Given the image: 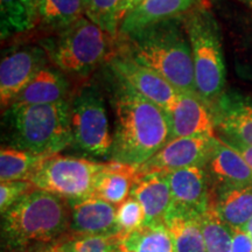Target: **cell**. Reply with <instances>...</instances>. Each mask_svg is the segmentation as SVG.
I'll return each instance as SVG.
<instances>
[{"mask_svg":"<svg viewBox=\"0 0 252 252\" xmlns=\"http://www.w3.org/2000/svg\"><path fill=\"white\" fill-rule=\"evenodd\" d=\"M115 132L110 160L139 168L171 138L166 110L111 76Z\"/></svg>","mask_w":252,"mask_h":252,"instance_id":"cell-1","label":"cell"},{"mask_svg":"<svg viewBox=\"0 0 252 252\" xmlns=\"http://www.w3.org/2000/svg\"><path fill=\"white\" fill-rule=\"evenodd\" d=\"M116 50L156 71L179 93L197 94L193 56L182 15L117 36Z\"/></svg>","mask_w":252,"mask_h":252,"instance_id":"cell-2","label":"cell"},{"mask_svg":"<svg viewBox=\"0 0 252 252\" xmlns=\"http://www.w3.org/2000/svg\"><path fill=\"white\" fill-rule=\"evenodd\" d=\"M1 216L4 252L59 243L70 236L68 201L41 189L28 193Z\"/></svg>","mask_w":252,"mask_h":252,"instance_id":"cell-3","label":"cell"},{"mask_svg":"<svg viewBox=\"0 0 252 252\" xmlns=\"http://www.w3.org/2000/svg\"><path fill=\"white\" fill-rule=\"evenodd\" d=\"M7 146L40 157L59 154L72 144L70 103L59 102L4 110Z\"/></svg>","mask_w":252,"mask_h":252,"instance_id":"cell-4","label":"cell"},{"mask_svg":"<svg viewBox=\"0 0 252 252\" xmlns=\"http://www.w3.org/2000/svg\"><path fill=\"white\" fill-rule=\"evenodd\" d=\"M193 56L198 97L213 108L224 94L226 69L220 27L210 9L201 2L182 15Z\"/></svg>","mask_w":252,"mask_h":252,"instance_id":"cell-5","label":"cell"},{"mask_svg":"<svg viewBox=\"0 0 252 252\" xmlns=\"http://www.w3.org/2000/svg\"><path fill=\"white\" fill-rule=\"evenodd\" d=\"M48 59L60 70L87 77L115 53L116 37L83 17L55 36L41 42Z\"/></svg>","mask_w":252,"mask_h":252,"instance_id":"cell-6","label":"cell"},{"mask_svg":"<svg viewBox=\"0 0 252 252\" xmlns=\"http://www.w3.org/2000/svg\"><path fill=\"white\" fill-rule=\"evenodd\" d=\"M105 162L55 154L43 158L27 181L67 201L93 196Z\"/></svg>","mask_w":252,"mask_h":252,"instance_id":"cell-7","label":"cell"},{"mask_svg":"<svg viewBox=\"0 0 252 252\" xmlns=\"http://www.w3.org/2000/svg\"><path fill=\"white\" fill-rule=\"evenodd\" d=\"M71 146L94 158L111 157L113 134L110 132L105 102L100 90L86 86L70 102Z\"/></svg>","mask_w":252,"mask_h":252,"instance_id":"cell-8","label":"cell"},{"mask_svg":"<svg viewBox=\"0 0 252 252\" xmlns=\"http://www.w3.org/2000/svg\"><path fill=\"white\" fill-rule=\"evenodd\" d=\"M105 64L111 76L127 84L163 110L168 109L178 97L179 91L165 78L116 48Z\"/></svg>","mask_w":252,"mask_h":252,"instance_id":"cell-9","label":"cell"},{"mask_svg":"<svg viewBox=\"0 0 252 252\" xmlns=\"http://www.w3.org/2000/svg\"><path fill=\"white\" fill-rule=\"evenodd\" d=\"M48 55L41 46H25L6 53L0 63V103L6 110L33 77L47 65Z\"/></svg>","mask_w":252,"mask_h":252,"instance_id":"cell-10","label":"cell"},{"mask_svg":"<svg viewBox=\"0 0 252 252\" xmlns=\"http://www.w3.org/2000/svg\"><path fill=\"white\" fill-rule=\"evenodd\" d=\"M215 137H187L169 140L138 168V173L168 174L187 167H204L212 153Z\"/></svg>","mask_w":252,"mask_h":252,"instance_id":"cell-11","label":"cell"},{"mask_svg":"<svg viewBox=\"0 0 252 252\" xmlns=\"http://www.w3.org/2000/svg\"><path fill=\"white\" fill-rule=\"evenodd\" d=\"M171 138L215 137L216 123L212 108L197 94L179 93L174 103L166 110Z\"/></svg>","mask_w":252,"mask_h":252,"instance_id":"cell-12","label":"cell"},{"mask_svg":"<svg viewBox=\"0 0 252 252\" xmlns=\"http://www.w3.org/2000/svg\"><path fill=\"white\" fill-rule=\"evenodd\" d=\"M70 207V236H117V206L89 196L68 201Z\"/></svg>","mask_w":252,"mask_h":252,"instance_id":"cell-13","label":"cell"},{"mask_svg":"<svg viewBox=\"0 0 252 252\" xmlns=\"http://www.w3.org/2000/svg\"><path fill=\"white\" fill-rule=\"evenodd\" d=\"M203 168L210 189L252 186V171L243 157L217 135Z\"/></svg>","mask_w":252,"mask_h":252,"instance_id":"cell-14","label":"cell"},{"mask_svg":"<svg viewBox=\"0 0 252 252\" xmlns=\"http://www.w3.org/2000/svg\"><path fill=\"white\" fill-rule=\"evenodd\" d=\"M173 204L202 215L210 207V185L203 167H187L166 174Z\"/></svg>","mask_w":252,"mask_h":252,"instance_id":"cell-15","label":"cell"},{"mask_svg":"<svg viewBox=\"0 0 252 252\" xmlns=\"http://www.w3.org/2000/svg\"><path fill=\"white\" fill-rule=\"evenodd\" d=\"M198 2V0H143L123 19L117 36L128 35L169 19L181 17Z\"/></svg>","mask_w":252,"mask_h":252,"instance_id":"cell-16","label":"cell"},{"mask_svg":"<svg viewBox=\"0 0 252 252\" xmlns=\"http://www.w3.org/2000/svg\"><path fill=\"white\" fill-rule=\"evenodd\" d=\"M130 196L134 197L143 207L146 216L145 224L165 223L166 215L173 206L171 189L166 174H139Z\"/></svg>","mask_w":252,"mask_h":252,"instance_id":"cell-17","label":"cell"},{"mask_svg":"<svg viewBox=\"0 0 252 252\" xmlns=\"http://www.w3.org/2000/svg\"><path fill=\"white\" fill-rule=\"evenodd\" d=\"M213 112L220 135L252 146V103L224 94L213 108Z\"/></svg>","mask_w":252,"mask_h":252,"instance_id":"cell-18","label":"cell"},{"mask_svg":"<svg viewBox=\"0 0 252 252\" xmlns=\"http://www.w3.org/2000/svg\"><path fill=\"white\" fill-rule=\"evenodd\" d=\"M69 83L58 69L46 65L33 77L9 106L39 105L68 100Z\"/></svg>","mask_w":252,"mask_h":252,"instance_id":"cell-19","label":"cell"},{"mask_svg":"<svg viewBox=\"0 0 252 252\" xmlns=\"http://www.w3.org/2000/svg\"><path fill=\"white\" fill-rule=\"evenodd\" d=\"M210 207L230 228H243L252 219V186L210 189Z\"/></svg>","mask_w":252,"mask_h":252,"instance_id":"cell-20","label":"cell"},{"mask_svg":"<svg viewBox=\"0 0 252 252\" xmlns=\"http://www.w3.org/2000/svg\"><path fill=\"white\" fill-rule=\"evenodd\" d=\"M200 214L173 204L165 224L171 235L174 252H207Z\"/></svg>","mask_w":252,"mask_h":252,"instance_id":"cell-21","label":"cell"},{"mask_svg":"<svg viewBox=\"0 0 252 252\" xmlns=\"http://www.w3.org/2000/svg\"><path fill=\"white\" fill-rule=\"evenodd\" d=\"M138 175L137 167L110 160L97 179L93 196L119 206L130 197Z\"/></svg>","mask_w":252,"mask_h":252,"instance_id":"cell-22","label":"cell"},{"mask_svg":"<svg viewBox=\"0 0 252 252\" xmlns=\"http://www.w3.org/2000/svg\"><path fill=\"white\" fill-rule=\"evenodd\" d=\"M119 250L121 252H174V247L165 223H158L144 224L134 231L121 236Z\"/></svg>","mask_w":252,"mask_h":252,"instance_id":"cell-23","label":"cell"},{"mask_svg":"<svg viewBox=\"0 0 252 252\" xmlns=\"http://www.w3.org/2000/svg\"><path fill=\"white\" fill-rule=\"evenodd\" d=\"M87 0H41L37 24L61 32L86 17Z\"/></svg>","mask_w":252,"mask_h":252,"instance_id":"cell-24","label":"cell"},{"mask_svg":"<svg viewBox=\"0 0 252 252\" xmlns=\"http://www.w3.org/2000/svg\"><path fill=\"white\" fill-rule=\"evenodd\" d=\"M43 158L46 157L2 146L0 150V181L28 180Z\"/></svg>","mask_w":252,"mask_h":252,"instance_id":"cell-25","label":"cell"},{"mask_svg":"<svg viewBox=\"0 0 252 252\" xmlns=\"http://www.w3.org/2000/svg\"><path fill=\"white\" fill-rule=\"evenodd\" d=\"M207 252H231V228L220 220L212 207L201 216Z\"/></svg>","mask_w":252,"mask_h":252,"instance_id":"cell-26","label":"cell"},{"mask_svg":"<svg viewBox=\"0 0 252 252\" xmlns=\"http://www.w3.org/2000/svg\"><path fill=\"white\" fill-rule=\"evenodd\" d=\"M0 24L2 39L33 28L23 0H0Z\"/></svg>","mask_w":252,"mask_h":252,"instance_id":"cell-27","label":"cell"},{"mask_svg":"<svg viewBox=\"0 0 252 252\" xmlns=\"http://www.w3.org/2000/svg\"><path fill=\"white\" fill-rule=\"evenodd\" d=\"M121 236H69L61 242L63 252H121Z\"/></svg>","mask_w":252,"mask_h":252,"instance_id":"cell-28","label":"cell"},{"mask_svg":"<svg viewBox=\"0 0 252 252\" xmlns=\"http://www.w3.org/2000/svg\"><path fill=\"white\" fill-rule=\"evenodd\" d=\"M122 0H87L86 17L113 37L118 33L117 13Z\"/></svg>","mask_w":252,"mask_h":252,"instance_id":"cell-29","label":"cell"},{"mask_svg":"<svg viewBox=\"0 0 252 252\" xmlns=\"http://www.w3.org/2000/svg\"><path fill=\"white\" fill-rule=\"evenodd\" d=\"M116 222L121 236L139 229L146 222V216L141 204L132 196L126 198L124 202L117 206Z\"/></svg>","mask_w":252,"mask_h":252,"instance_id":"cell-30","label":"cell"},{"mask_svg":"<svg viewBox=\"0 0 252 252\" xmlns=\"http://www.w3.org/2000/svg\"><path fill=\"white\" fill-rule=\"evenodd\" d=\"M36 189L30 181H5L0 184V212L1 215L11 209L28 193Z\"/></svg>","mask_w":252,"mask_h":252,"instance_id":"cell-31","label":"cell"},{"mask_svg":"<svg viewBox=\"0 0 252 252\" xmlns=\"http://www.w3.org/2000/svg\"><path fill=\"white\" fill-rule=\"evenodd\" d=\"M231 252H252V238L243 228H231Z\"/></svg>","mask_w":252,"mask_h":252,"instance_id":"cell-32","label":"cell"},{"mask_svg":"<svg viewBox=\"0 0 252 252\" xmlns=\"http://www.w3.org/2000/svg\"><path fill=\"white\" fill-rule=\"evenodd\" d=\"M217 137L220 138L223 141H225L226 144L230 145L232 149H235L237 152L243 157V159L245 160V162L248 163L249 167L251 168L252 171V146L251 145L244 144L242 141H239L237 139H234V138L230 137H224V135H217Z\"/></svg>","mask_w":252,"mask_h":252,"instance_id":"cell-33","label":"cell"},{"mask_svg":"<svg viewBox=\"0 0 252 252\" xmlns=\"http://www.w3.org/2000/svg\"><path fill=\"white\" fill-rule=\"evenodd\" d=\"M40 2L41 0H23L32 27H34L37 24V11H39Z\"/></svg>","mask_w":252,"mask_h":252,"instance_id":"cell-34","label":"cell"},{"mask_svg":"<svg viewBox=\"0 0 252 252\" xmlns=\"http://www.w3.org/2000/svg\"><path fill=\"white\" fill-rule=\"evenodd\" d=\"M143 1V0H122L121 4H119L118 7V13H117V20H118V28L119 25H121L122 20L128 12L131 11L132 8L135 7L139 2Z\"/></svg>","mask_w":252,"mask_h":252,"instance_id":"cell-35","label":"cell"},{"mask_svg":"<svg viewBox=\"0 0 252 252\" xmlns=\"http://www.w3.org/2000/svg\"><path fill=\"white\" fill-rule=\"evenodd\" d=\"M18 252H63V250H62L61 242H59V243L49 244V245H43V247L28 249V250L18 251Z\"/></svg>","mask_w":252,"mask_h":252,"instance_id":"cell-36","label":"cell"},{"mask_svg":"<svg viewBox=\"0 0 252 252\" xmlns=\"http://www.w3.org/2000/svg\"><path fill=\"white\" fill-rule=\"evenodd\" d=\"M236 1L242 2V4L245 5V6H248L249 8L252 9V0H236Z\"/></svg>","mask_w":252,"mask_h":252,"instance_id":"cell-37","label":"cell"},{"mask_svg":"<svg viewBox=\"0 0 252 252\" xmlns=\"http://www.w3.org/2000/svg\"><path fill=\"white\" fill-rule=\"evenodd\" d=\"M250 35H249V37H250V42L252 43V18H251V21H250Z\"/></svg>","mask_w":252,"mask_h":252,"instance_id":"cell-38","label":"cell"}]
</instances>
